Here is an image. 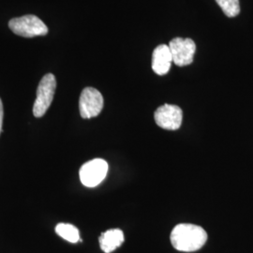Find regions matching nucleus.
I'll return each instance as SVG.
<instances>
[{
  "mask_svg": "<svg viewBox=\"0 0 253 253\" xmlns=\"http://www.w3.org/2000/svg\"><path fill=\"white\" fill-rule=\"evenodd\" d=\"M108 163L102 159H95L84 163L80 169V180L87 188L100 185L107 175Z\"/></svg>",
  "mask_w": 253,
  "mask_h": 253,
  "instance_id": "nucleus-4",
  "label": "nucleus"
},
{
  "mask_svg": "<svg viewBox=\"0 0 253 253\" xmlns=\"http://www.w3.org/2000/svg\"><path fill=\"white\" fill-rule=\"evenodd\" d=\"M103 97L100 91L93 87H85L82 91L79 100L80 115L84 119L96 118L103 109Z\"/></svg>",
  "mask_w": 253,
  "mask_h": 253,
  "instance_id": "nucleus-5",
  "label": "nucleus"
},
{
  "mask_svg": "<svg viewBox=\"0 0 253 253\" xmlns=\"http://www.w3.org/2000/svg\"><path fill=\"white\" fill-rule=\"evenodd\" d=\"M55 233L70 243H77L80 241L79 230L69 223H59L55 227Z\"/></svg>",
  "mask_w": 253,
  "mask_h": 253,
  "instance_id": "nucleus-10",
  "label": "nucleus"
},
{
  "mask_svg": "<svg viewBox=\"0 0 253 253\" xmlns=\"http://www.w3.org/2000/svg\"><path fill=\"white\" fill-rule=\"evenodd\" d=\"M216 2L227 17H235L240 12L239 0H216Z\"/></svg>",
  "mask_w": 253,
  "mask_h": 253,
  "instance_id": "nucleus-11",
  "label": "nucleus"
},
{
  "mask_svg": "<svg viewBox=\"0 0 253 253\" xmlns=\"http://www.w3.org/2000/svg\"><path fill=\"white\" fill-rule=\"evenodd\" d=\"M154 118L156 124L162 128L176 130L182 125L183 112L177 105L164 104L156 110Z\"/></svg>",
  "mask_w": 253,
  "mask_h": 253,
  "instance_id": "nucleus-7",
  "label": "nucleus"
},
{
  "mask_svg": "<svg viewBox=\"0 0 253 253\" xmlns=\"http://www.w3.org/2000/svg\"><path fill=\"white\" fill-rule=\"evenodd\" d=\"M124 242V234L120 229H111L100 236V246L102 252L111 253L115 252Z\"/></svg>",
  "mask_w": 253,
  "mask_h": 253,
  "instance_id": "nucleus-9",
  "label": "nucleus"
},
{
  "mask_svg": "<svg viewBox=\"0 0 253 253\" xmlns=\"http://www.w3.org/2000/svg\"><path fill=\"white\" fill-rule=\"evenodd\" d=\"M172 56L169 46L161 44L154 50L152 54V69L158 75H165L170 71Z\"/></svg>",
  "mask_w": 253,
  "mask_h": 253,
  "instance_id": "nucleus-8",
  "label": "nucleus"
},
{
  "mask_svg": "<svg viewBox=\"0 0 253 253\" xmlns=\"http://www.w3.org/2000/svg\"><path fill=\"white\" fill-rule=\"evenodd\" d=\"M9 27L14 34L24 38L45 36L48 33V27L45 24L32 14L9 20Z\"/></svg>",
  "mask_w": 253,
  "mask_h": 253,
  "instance_id": "nucleus-2",
  "label": "nucleus"
},
{
  "mask_svg": "<svg viewBox=\"0 0 253 253\" xmlns=\"http://www.w3.org/2000/svg\"><path fill=\"white\" fill-rule=\"evenodd\" d=\"M3 117H4V109H3V103L0 99V134L2 132V126H3Z\"/></svg>",
  "mask_w": 253,
  "mask_h": 253,
  "instance_id": "nucleus-12",
  "label": "nucleus"
},
{
  "mask_svg": "<svg viewBox=\"0 0 253 253\" xmlns=\"http://www.w3.org/2000/svg\"><path fill=\"white\" fill-rule=\"evenodd\" d=\"M208 240L207 232L198 225L181 223L172 229L171 243L172 247L184 253L199 251Z\"/></svg>",
  "mask_w": 253,
  "mask_h": 253,
  "instance_id": "nucleus-1",
  "label": "nucleus"
},
{
  "mask_svg": "<svg viewBox=\"0 0 253 253\" xmlns=\"http://www.w3.org/2000/svg\"><path fill=\"white\" fill-rule=\"evenodd\" d=\"M56 88V79L54 74H45L39 84L37 98L33 105V115L35 118L43 117L54 100Z\"/></svg>",
  "mask_w": 253,
  "mask_h": 253,
  "instance_id": "nucleus-3",
  "label": "nucleus"
},
{
  "mask_svg": "<svg viewBox=\"0 0 253 253\" xmlns=\"http://www.w3.org/2000/svg\"><path fill=\"white\" fill-rule=\"evenodd\" d=\"M172 62L178 67L188 66L193 62L196 44L191 39L174 38L169 43Z\"/></svg>",
  "mask_w": 253,
  "mask_h": 253,
  "instance_id": "nucleus-6",
  "label": "nucleus"
}]
</instances>
